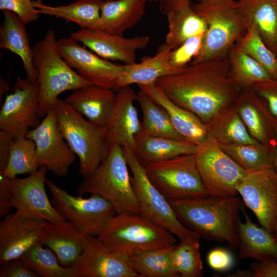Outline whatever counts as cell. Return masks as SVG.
<instances>
[{"label":"cell","mask_w":277,"mask_h":277,"mask_svg":"<svg viewBox=\"0 0 277 277\" xmlns=\"http://www.w3.org/2000/svg\"><path fill=\"white\" fill-rule=\"evenodd\" d=\"M173 103L207 124L233 104L241 90L229 75L228 57L189 64L155 84Z\"/></svg>","instance_id":"cell-1"},{"label":"cell","mask_w":277,"mask_h":277,"mask_svg":"<svg viewBox=\"0 0 277 277\" xmlns=\"http://www.w3.org/2000/svg\"><path fill=\"white\" fill-rule=\"evenodd\" d=\"M169 202L179 221L200 238L238 248L239 213L244 203L238 196L208 195Z\"/></svg>","instance_id":"cell-2"},{"label":"cell","mask_w":277,"mask_h":277,"mask_svg":"<svg viewBox=\"0 0 277 277\" xmlns=\"http://www.w3.org/2000/svg\"><path fill=\"white\" fill-rule=\"evenodd\" d=\"M207 25L201 48L190 64L225 58L247 26L234 0H199L192 6Z\"/></svg>","instance_id":"cell-3"},{"label":"cell","mask_w":277,"mask_h":277,"mask_svg":"<svg viewBox=\"0 0 277 277\" xmlns=\"http://www.w3.org/2000/svg\"><path fill=\"white\" fill-rule=\"evenodd\" d=\"M123 148L111 144L109 153L100 165L83 181L76 190L78 195H99L109 201L117 213H140L131 176Z\"/></svg>","instance_id":"cell-4"},{"label":"cell","mask_w":277,"mask_h":277,"mask_svg":"<svg viewBox=\"0 0 277 277\" xmlns=\"http://www.w3.org/2000/svg\"><path fill=\"white\" fill-rule=\"evenodd\" d=\"M54 32L48 30L32 47L33 64L38 73L39 95L38 115L44 118L54 108L58 96L91 84L74 71L58 53Z\"/></svg>","instance_id":"cell-5"},{"label":"cell","mask_w":277,"mask_h":277,"mask_svg":"<svg viewBox=\"0 0 277 277\" xmlns=\"http://www.w3.org/2000/svg\"><path fill=\"white\" fill-rule=\"evenodd\" d=\"M54 109L65 140L78 157V172L85 177L100 165L109 153L111 143L107 127L91 123L59 98Z\"/></svg>","instance_id":"cell-6"},{"label":"cell","mask_w":277,"mask_h":277,"mask_svg":"<svg viewBox=\"0 0 277 277\" xmlns=\"http://www.w3.org/2000/svg\"><path fill=\"white\" fill-rule=\"evenodd\" d=\"M97 239L110 250L129 256L175 245V236L140 213H116Z\"/></svg>","instance_id":"cell-7"},{"label":"cell","mask_w":277,"mask_h":277,"mask_svg":"<svg viewBox=\"0 0 277 277\" xmlns=\"http://www.w3.org/2000/svg\"><path fill=\"white\" fill-rule=\"evenodd\" d=\"M123 148L132 172L131 183L140 214L165 228L180 241L200 243L201 238L179 221L169 201L150 182L144 166L137 161L132 150Z\"/></svg>","instance_id":"cell-8"},{"label":"cell","mask_w":277,"mask_h":277,"mask_svg":"<svg viewBox=\"0 0 277 277\" xmlns=\"http://www.w3.org/2000/svg\"><path fill=\"white\" fill-rule=\"evenodd\" d=\"M144 167L150 182L169 201L208 195L194 154L180 155Z\"/></svg>","instance_id":"cell-9"},{"label":"cell","mask_w":277,"mask_h":277,"mask_svg":"<svg viewBox=\"0 0 277 277\" xmlns=\"http://www.w3.org/2000/svg\"><path fill=\"white\" fill-rule=\"evenodd\" d=\"M202 181L209 195L238 196L236 188L248 171L238 165L209 136L194 154Z\"/></svg>","instance_id":"cell-10"},{"label":"cell","mask_w":277,"mask_h":277,"mask_svg":"<svg viewBox=\"0 0 277 277\" xmlns=\"http://www.w3.org/2000/svg\"><path fill=\"white\" fill-rule=\"evenodd\" d=\"M46 184L54 208L87 235L98 236L117 213L113 205L99 195L93 194L84 198L70 194L49 179L46 180Z\"/></svg>","instance_id":"cell-11"},{"label":"cell","mask_w":277,"mask_h":277,"mask_svg":"<svg viewBox=\"0 0 277 277\" xmlns=\"http://www.w3.org/2000/svg\"><path fill=\"white\" fill-rule=\"evenodd\" d=\"M38 83L18 78L12 93L7 95L0 111V129L14 137L26 136L41 123Z\"/></svg>","instance_id":"cell-12"},{"label":"cell","mask_w":277,"mask_h":277,"mask_svg":"<svg viewBox=\"0 0 277 277\" xmlns=\"http://www.w3.org/2000/svg\"><path fill=\"white\" fill-rule=\"evenodd\" d=\"M26 137L35 143L39 167L46 166L58 177L67 175L76 155L60 129L54 108L48 112L38 126L29 130Z\"/></svg>","instance_id":"cell-13"},{"label":"cell","mask_w":277,"mask_h":277,"mask_svg":"<svg viewBox=\"0 0 277 277\" xmlns=\"http://www.w3.org/2000/svg\"><path fill=\"white\" fill-rule=\"evenodd\" d=\"M236 190L260 225L273 233L277 225V172L273 167L248 172Z\"/></svg>","instance_id":"cell-14"},{"label":"cell","mask_w":277,"mask_h":277,"mask_svg":"<svg viewBox=\"0 0 277 277\" xmlns=\"http://www.w3.org/2000/svg\"><path fill=\"white\" fill-rule=\"evenodd\" d=\"M56 46L61 57L84 79L94 85L116 89L123 65L102 58L71 37L57 39Z\"/></svg>","instance_id":"cell-15"},{"label":"cell","mask_w":277,"mask_h":277,"mask_svg":"<svg viewBox=\"0 0 277 277\" xmlns=\"http://www.w3.org/2000/svg\"><path fill=\"white\" fill-rule=\"evenodd\" d=\"M46 166L24 178L10 179L12 206L25 215L57 223L67 221L54 208L45 190Z\"/></svg>","instance_id":"cell-16"},{"label":"cell","mask_w":277,"mask_h":277,"mask_svg":"<svg viewBox=\"0 0 277 277\" xmlns=\"http://www.w3.org/2000/svg\"><path fill=\"white\" fill-rule=\"evenodd\" d=\"M45 220L15 211L0 222V264L19 258L34 245L41 243Z\"/></svg>","instance_id":"cell-17"},{"label":"cell","mask_w":277,"mask_h":277,"mask_svg":"<svg viewBox=\"0 0 277 277\" xmlns=\"http://www.w3.org/2000/svg\"><path fill=\"white\" fill-rule=\"evenodd\" d=\"M72 266L78 277H139L128 256L110 250L97 237L89 235L82 255Z\"/></svg>","instance_id":"cell-18"},{"label":"cell","mask_w":277,"mask_h":277,"mask_svg":"<svg viewBox=\"0 0 277 277\" xmlns=\"http://www.w3.org/2000/svg\"><path fill=\"white\" fill-rule=\"evenodd\" d=\"M70 37L102 58L126 64L135 63L136 51L147 48L150 41L146 35L126 38L97 29L85 28L72 32Z\"/></svg>","instance_id":"cell-19"},{"label":"cell","mask_w":277,"mask_h":277,"mask_svg":"<svg viewBox=\"0 0 277 277\" xmlns=\"http://www.w3.org/2000/svg\"><path fill=\"white\" fill-rule=\"evenodd\" d=\"M233 105L250 135L274 151L276 119L252 88L242 90Z\"/></svg>","instance_id":"cell-20"},{"label":"cell","mask_w":277,"mask_h":277,"mask_svg":"<svg viewBox=\"0 0 277 277\" xmlns=\"http://www.w3.org/2000/svg\"><path fill=\"white\" fill-rule=\"evenodd\" d=\"M137 94L130 85L117 89L111 116L107 127L111 144H116L133 151L135 136L142 129L138 113L134 105Z\"/></svg>","instance_id":"cell-21"},{"label":"cell","mask_w":277,"mask_h":277,"mask_svg":"<svg viewBox=\"0 0 277 277\" xmlns=\"http://www.w3.org/2000/svg\"><path fill=\"white\" fill-rule=\"evenodd\" d=\"M115 99L112 89L90 85L73 90L64 101L91 123L107 127Z\"/></svg>","instance_id":"cell-22"},{"label":"cell","mask_w":277,"mask_h":277,"mask_svg":"<svg viewBox=\"0 0 277 277\" xmlns=\"http://www.w3.org/2000/svg\"><path fill=\"white\" fill-rule=\"evenodd\" d=\"M87 235L67 220L57 223L47 222L41 243L55 254L62 266L68 267L82 255Z\"/></svg>","instance_id":"cell-23"},{"label":"cell","mask_w":277,"mask_h":277,"mask_svg":"<svg viewBox=\"0 0 277 277\" xmlns=\"http://www.w3.org/2000/svg\"><path fill=\"white\" fill-rule=\"evenodd\" d=\"M137 86L166 110L174 128L186 140L197 146L208 138L207 125L191 111L173 103L155 84Z\"/></svg>","instance_id":"cell-24"},{"label":"cell","mask_w":277,"mask_h":277,"mask_svg":"<svg viewBox=\"0 0 277 277\" xmlns=\"http://www.w3.org/2000/svg\"><path fill=\"white\" fill-rule=\"evenodd\" d=\"M245 222L239 223V258L258 261H277V242L273 234L254 223L247 214L244 204L241 209Z\"/></svg>","instance_id":"cell-25"},{"label":"cell","mask_w":277,"mask_h":277,"mask_svg":"<svg viewBox=\"0 0 277 277\" xmlns=\"http://www.w3.org/2000/svg\"><path fill=\"white\" fill-rule=\"evenodd\" d=\"M0 27V48L10 51L20 57L26 78L36 83L38 73L33 64V51L26 29V24L14 12L4 10Z\"/></svg>","instance_id":"cell-26"},{"label":"cell","mask_w":277,"mask_h":277,"mask_svg":"<svg viewBox=\"0 0 277 277\" xmlns=\"http://www.w3.org/2000/svg\"><path fill=\"white\" fill-rule=\"evenodd\" d=\"M132 151L144 167L184 154H194L196 145L186 140H177L149 134L142 130L134 137Z\"/></svg>","instance_id":"cell-27"},{"label":"cell","mask_w":277,"mask_h":277,"mask_svg":"<svg viewBox=\"0 0 277 277\" xmlns=\"http://www.w3.org/2000/svg\"><path fill=\"white\" fill-rule=\"evenodd\" d=\"M172 50L165 44L153 57L144 60L141 63L124 65L116 84V89L129 86L154 84L159 78L180 73L183 68L172 67L169 62Z\"/></svg>","instance_id":"cell-28"},{"label":"cell","mask_w":277,"mask_h":277,"mask_svg":"<svg viewBox=\"0 0 277 277\" xmlns=\"http://www.w3.org/2000/svg\"><path fill=\"white\" fill-rule=\"evenodd\" d=\"M145 0L103 1L100 19L95 29L123 35L142 18L145 9Z\"/></svg>","instance_id":"cell-29"},{"label":"cell","mask_w":277,"mask_h":277,"mask_svg":"<svg viewBox=\"0 0 277 277\" xmlns=\"http://www.w3.org/2000/svg\"><path fill=\"white\" fill-rule=\"evenodd\" d=\"M236 5L247 28L254 23L264 43L277 56V0H239Z\"/></svg>","instance_id":"cell-30"},{"label":"cell","mask_w":277,"mask_h":277,"mask_svg":"<svg viewBox=\"0 0 277 277\" xmlns=\"http://www.w3.org/2000/svg\"><path fill=\"white\" fill-rule=\"evenodd\" d=\"M206 125L208 136L219 145L259 143L250 135L233 104Z\"/></svg>","instance_id":"cell-31"},{"label":"cell","mask_w":277,"mask_h":277,"mask_svg":"<svg viewBox=\"0 0 277 277\" xmlns=\"http://www.w3.org/2000/svg\"><path fill=\"white\" fill-rule=\"evenodd\" d=\"M103 0H77L65 6H50L33 0V4L40 14L61 18L77 24L81 28L95 29L100 19Z\"/></svg>","instance_id":"cell-32"},{"label":"cell","mask_w":277,"mask_h":277,"mask_svg":"<svg viewBox=\"0 0 277 277\" xmlns=\"http://www.w3.org/2000/svg\"><path fill=\"white\" fill-rule=\"evenodd\" d=\"M166 16L169 29L165 44L172 50L188 38L204 33L207 30L206 23L190 4L184 8L170 11Z\"/></svg>","instance_id":"cell-33"},{"label":"cell","mask_w":277,"mask_h":277,"mask_svg":"<svg viewBox=\"0 0 277 277\" xmlns=\"http://www.w3.org/2000/svg\"><path fill=\"white\" fill-rule=\"evenodd\" d=\"M175 245L132 254L130 265L139 277H179L172 262Z\"/></svg>","instance_id":"cell-34"},{"label":"cell","mask_w":277,"mask_h":277,"mask_svg":"<svg viewBox=\"0 0 277 277\" xmlns=\"http://www.w3.org/2000/svg\"><path fill=\"white\" fill-rule=\"evenodd\" d=\"M229 77L241 90L252 88L256 84L272 79L260 63L236 45L228 55Z\"/></svg>","instance_id":"cell-35"},{"label":"cell","mask_w":277,"mask_h":277,"mask_svg":"<svg viewBox=\"0 0 277 277\" xmlns=\"http://www.w3.org/2000/svg\"><path fill=\"white\" fill-rule=\"evenodd\" d=\"M137 101L143 112L142 130L154 136L186 140L174 128L166 110L147 94L140 90L137 93Z\"/></svg>","instance_id":"cell-36"},{"label":"cell","mask_w":277,"mask_h":277,"mask_svg":"<svg viewBox=\"0 0 277 277\" xmlns=\"http://www.w3.org/2000/svg\"><path fill=\"white\" fill-rule=\"evenodd\" d=\"M21 259L30 269L42 277H78L72 266L65 267L59 262L55 254L38 243L27 250Z\"/></svg>","instance_id":"cell-37"},{"label":"cell","mask_w":277,"mask_h":277,"mask_svg":"<svg viewBox=\"0 0 277 277\" xmlns=\"http://www.w3.org/2000/svg\"><path fill=\"white\" fill-rule=\"evenodd\" d=\"M219 145L238 165L248 172L273 167V152L261 144Z\"/></svg>","instance_id":"cell-38"},{"label":"cell","mask_w":277,"mask_h":277,"mask_svg":"<svg viewBox=\"0 0 277 277\" xmlns=\"http://www.w3.org/2000/svg\"><path fill=\"white\" fill-rule=\"evenodd\" d=\"M38 168L35 142L26 136L14 137L11 144L7 165L0 172L12 179L18 174H32Z\"/></svg>","instance_id":"cell-39"},{"label":"cell","mask_w":277,"mask_h":277,"mask_svg":"<svg viewBox=\"0 0 277 277\" xmlns=\"http://www.w3.org/2000/svg\"><path fill=\"white\" fill-rule=\"evenodd\" d=\"M235 45L262 65L272 79L277 78V56L264 43L254 23Z\"/></svg>","instance_id":"cell-40"},{"label":"cell","mask_w":277,"mask_h":277,"mask_svg":"<svg viewBox=\"0 0 277 277\" xmlns=\"http://www.w3.org/2000/svg\"><path fill=\"white\" fill-rule=\"evenodd\" d=\"M200 244L182 241L175 245L172 252V262L181 277H201L203 275V262Z\"/></svg>","instance_id":"cell-41"},{"label":"cell","mask_w":277,"mask_h":277,"mask_svg":"<svg viewBox=\"0 0 277 277\" xmlns=\"http://www.w3.org/2000/svg\"><path fill=\"white\" fill-rule=\"evenodd\" d=\"M193 35L187 39L181 45L171 51L169 62L176 68L181 69L191 63L199 53L203 43L204 33Z\"/></svg>","instance_id":"cell-42"},{"label":"cell","mask_w":277,"mask_h":277,"mask_svg":"<svg viewBox=\"0 0 277 277\" xmlns=\"http://www.w3.org/2000/svg\"><path fill=\"white\" fill-rule=\"evenodd\" d=\"M42 2V0H34ZM33 0H0V9L16 13L26 24L37 20L40 14L33 4Z\"/></svg>","instance_id":"cell-43"},{"label":"cell","mask_w":277,"mask_h":277,"mask_svg":"<svg viewBox=\"0 0 277 277\" xmlns=\"http://www.w3.org/2000/svg\"><path fill=\"white\" fill-rule=\"evenodd\" d=\"M252 88L264 100L272 115L277 119V78L259 82Z\"/></svg>","instance_id":"cell-44"},{"label":"cell","mask_w":277,"mask_h":277,"mask_svg":"<svg viewBox=\"0 0 277 277\" xmlns=\"http://www.w3.org/2000/svg\"><path fill=\"white\" fill-rule=\"evenodd\" d=\"M0 277H38L21 259H12L1 264Z\"/></svg>","instance_id":"cell-45"},{"label":"cell","mask_w":277,"mask_h":277,"mask_svg":"<svg viewBox=\"0 0 277 277\" xmlns=\"http://www.w3.org/2000/svg\"><path fill=\"white\" fill-rule=\"evenodd\" d=\"M208 265L212 269L223 271L232 266L234 260L231 253L223 248H215L210 250L207 255Z\"/></svg>","instance_id":"cell-46"},{"label":"cell","mask_w":277,"mask_h":277,"mask_svg":"<svg viewBox=\"0 0 277 277\" xmlns=\"http://www.w3.org/2000/svg\"><path fill=\"white\" fill-rule=\"evenodd\" d=\"M10 179L0 172V217L4 218L10 213L12 195L10 184Z\"/></svg>","instance_id":"cell-47"},{"label":"cell","mask_w":277,"mask_h":277,"mask_svg":"<svg viewBox=\"0 0 277 277\" xmlns=\"http://www.w3.org/2000/svg\"><path fill=\"white\" fill-rule=\"evenodd\" d=\"M252 277H277V261L265 260L252 262L250 265Z\"/></svg>","instance_id":"cell-48"},{"label":"cell","mask_w":277,"mask_h":277,"mask_svg":"<svg viewBox=\"0 0 277 277\" xmlns=\"http://www.w3.org/2000/svg\"><path fill=\"white\" fill-rule=\"evenodd\" d=\"M14 138L9 133L0 130V171H3L7 165L10 146Z\"/></svg>","instance_id":"cell-49"},{"label":"cell","mask_w":277,"mask_h":277,"mask_svg":"<svg viewBox=\"0 0 277 277\" xmlns=\"http://www.w3.org/2000/svg\"><path fill=\"white\" fill-rule=\"evenodd\" d=\"M160 10L166 14L170 11L184 8L190 4V0H160Z\"/></svg>","instance_id":"cell-50"},{"label":"cell","mask_w":277,"mask_h":277,"mask_svg":"<svg viewBox=\"0 0 277 277\" xmlns=\"http://www.w3.org/2000/svg\"><path fill=\"white\" fill-rule=\"evenodd\" d=\"M273 168L277 172V123L275 129V145L273 151Z\"/></svg>","instance_id":"cell-51"},{"label":"cell","mask_w":277,"mask_h":277,"mask_svg":"<svg viewBox=\"0 0 277 277\" xmlns=\"http://www.w3.org/2000/svg\"><path fill=\"white\" fill-rule=\"evenodd\" d=\"M228 275L229 276H252V272L251 270L250 271L242 270L236 271L234 273Z\"/></svg>","instance_id":"cell-52"},{"label":"cell","mask_w":277,"mask_h":277,"mask_svg":"<svg viewBox=\"0 0 277 277\" xmlns=\"http://www.w3.org/2000/svg\"><path fill=\"white\" fill-rule=\"evenodd\" d=\"M8 85L6 82L1 77V98L2 96L5 94V93L8 90Z\"/></svg>","instance_id":"cell-53"},{"label":"cell","mask_w":277,"mask_h":277,"mask_svg":"<svg viewBox=\"0 0 277 277\" xmlns=\"http://www.w3.org/2000/svg\"><path fill=\"white\" fill-rule=\"evenodd\" d=\"M273 234V236L274 237V239H275L276 241L277 242V225H276L275 230H274Z\"/></svg>","instance_id":"cell-54"},{"label":"cell","mask_w":277,"mask_h":277,"mask_svg":"<svg viewBox=\"0 0 277 277\" xmlns=\"http://www.w3.org/2000/svg\"><path fill=\"white\" fill-rule=\"evenodd\" d=\"M146 2H159L160 0H145Z\"/></svg>","instance_id":"cell-55"}]
</instances>
